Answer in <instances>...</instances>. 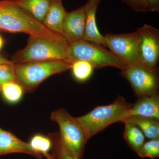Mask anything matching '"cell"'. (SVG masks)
I'll return each mask as SVG.
<instances>
[{
	"label": "cell",
	"instance_id": "cell-30",
	"mask_svg": "<svg viewBox=\"0 0 159 159\" xmlns=\"http://www.w3.org/2000/svg\"><path fill=\"white\" fill-rule=\"evenodd\" d=\"M9 1H15V0H9Z\"/></svg>",
	"mask_w": 159,
	"mask_h": 159
},
{
	"label": "cell",
	"instance_id": "cell-7",
	"mask_svg": "<svg viewBox=\"0 0 159 159\" xmlns=\"http://www.w3.org/2000/svg\"><path fill=\"white\" fill-rule=\"evenodd\" d=\"M138 98L158 93L159 68L151 70L140 64L128 66L121 71Z\"/></svg>",
	"mask_w": 159,
	"mask_h": 159
},
{
	"label": "cell",
	"instance_id": "cell-8",
	"mask_svg": "<svg viewBox=\"0 0 159 159\" xmlns=\"http://www.w3.org/2000/svg\"><path fill=\"white\" fill-rule=\"evenodd\" d=\"M137 31L139 64L151 70L158 69L159 30L145 24Z\"/></svg>",
	"mask_w": 159,
	"mask_h": 159
},
{
	"label": "cell",
	"instance_id": "cell-28",
	"mask_svg": "<svg viewBox=\"0 0 159 159\" xmlns=\"http://www.w3.org/2000/svg\"><path fill=\"white\" fill-rule=\"evenodd\" d=\"M47 159H54V157H53V155H52V154H51L50 156L48 158H47Z\"/></svg>",
	"mask_w": 159,
	"mask_h": 159
},
{
	"label": "cell",
	"instance_id": "cell-17",
	"mask_svg": "<svg viewBox=\"0 0 159 159\" xmlns=\"http://www.w3.org/2000/svg\"><path fill=\"white\" fill-rule=\"evenodd\" d=\"M125 120L129 121L136 125L142 131L145 138L149 140L159 139V120L130 116L127 117L123 121Z\"/></svg>",
	"mask_w": 159,
	"mask_h": 159
},
{
	"label": "cell",
	"instance_id": "cell-4",
	"mask_svg": "<svg viewBox=\"0 0 159 159\" xmlns=\"http://www.w3.org/2000/svg\"><path fill=\"white\" fill-rule=\"evenodd\" d=\"M71 63L67 60L32 61L15 64L16 82L25 92H33L49 77L70 70Z\"/></svg>",
	"mask_w": 159,
	"mask_h": 159
},
{
	"label": "cell",
	"instance_id": "cell-15",
	"mask_svg": "<svg viewBox=\"0 0 159 159\" xmlns=\"http://www.w3.org/2000/svg\"><path fill=\"white\" fill-rule=\"evenodd\" d=\"M53 0H15L16 6L42 23Z\"/></svg>",
	"mask_w": 159,
	"mask_h": 159
},
{
	"label": "cell",
	"instance_id": "cell-20",
	"mask_svg": "<svg viewBox=\"0 0 159 159\" xmlns=\"http://www.w3.org/2000/svg\"><path fill=\"white\" fill-rule=\"evenodd\" d=\"M29 144L35 151L48 158L51 155L50 151L52 149V142L47 136L41 134H36L31 138Z\"/></svg>",
	"mask_w": 159,
	"mask_h": 159
},
{
	"label": "cell",
	"instance_id": "cell-9",
	"mask_svg": "<svg viewBox=\"0 0 159 159\" xmlns=\"http://www.w3.org/2000/svg\"><path fill=\"white\" fill-rule=\"evenodd\" d=\"M104 37L107 47L127 66L139 64L137 31L126 34L107 33Z\"/></svg>",
	"mask_w": 159,
	"mask_h": 159
},
{
	"label": "cell",
	"instance_id": "cell-6",
	"mask_svg": "<svg viewBox=\"0 0 159 159\" xmlns=\"http://www.w3.org/2000/svg\"><path fill=\"white\" fill-rule=\"evenodd\" d=\"M67 61L71 64L77 61H85L94 69L113 67L121 71L127 67L103 46L83 39L70 44Z\"/></svg>",
	"mask_w": 159,
	"mask_h": 159
},
{
	"label": "cell",
	"instance_id": "cell-21",
	"mask_svg": "<svg viewBox=\"0 0 159 159\" xmlns=\"http://www.w3.org/2000/svg\"><path fill=\"white\" fill-rule=\"evenodd\" d=\"M48 136L52 142V154L54 159H75L67 151L64 147L58 132L51 133Z\"/></svg>",
	"mask_w": 159,
	"mask_h": 159
},
{
	"label": "cell",
	"instance_id": "cell-24",
	"mask_svg": "<svg viewBox=\"0 0 159 159\" xmlns=\"http://www.w3.org/2000/svg\"><path fill=\"white\" fill-rule=\"evenodd\" d=\"M135 12L146 13L148 12L146 0H121Z\"/></svg>",
	"mask_w": 159,
	"mask_h": 159
},
{
	"label": "cell",
	"instance_id": "cell-10",
	"mask_svg": "<svg viewBox=\"0 0 159 159\" xmlns=\"http://www.w3.org/2000/svg\"><path fill=\"white\" fill-rule=\"evenodd\" d=\"M85 25L84 6L68 12L63 25L62 35L69 43L83 39Z\"/></svg>",
	"mask_w": 159,
	"mask_h": 159
},
{
	"label": "cell",
	"instance_id": "cell-25",
	"mask_svg": "<svg viewBox=\"0 0 159 159\" xmlns=\"http://www.w3.org/2000/svg\"><path fill=\"white\" fill-rule=\"evenodd\" d=\"M148 11L159 12V0H146Z\"/></svg>",
	"mask_w": 159,
	"mask_h": 159
},
{
	"label": "cell",
	"instance_id": "cell-26",
	"mask_svg": "<svg viewBox=\"0 0 159 159\" xmlns=\"http://www.w3.org/2000/svg\"><path fill=\"white\" fill-rule=\"evenodd\" d=\"M12 62L11 60H9L3 56L0 55V65L3 64L10 63Z\"/></svg>",
	"mask_w": 159,
	"mask_h": 159
},
{
	"label": "cell",
	"instance_id": "cell-13",
	"mask_svg": "<svg viewBox=\"0 0 159 159\" xmlns=\"http://www.w3.org/2000/svg\"><path fill=\"white\" fill-rule=\"evenodd\" d=\"M130 116L159 120V93L139 97L137 102L132 104L129 111L127 117Z\"/></svg>",
	"mask_w": 159,
	"mask_h": 159
},
{
	"label": "cell",
	"instance_id": "cell-23",
	"mask_svg": "<svg viewBox=\"0 0 159 159\" xmlns=\"http://www.w3.org/2000/svg\"><path fill=\"white\" fill-rule=\"evenodd\" d=\"M16 81L15 64H3L0 65V92L5 84Z\"/></svg>",
	"mask_w": 159,
	"mask_h": 159
},
{
	"label": "cell",
	"instance_id": "cell-5",
	"mask_svg": "<svg viewBox=\"0 0 159 159\" xmlns=\"http://www.w3.org/2000/svg\"><path fill=\"white\" fill-rule=\"evenodd\" d=\"M50 118L59 127L60 137L67 151L75 159H83L87 139L82 125L77 118L72 116L66 109L53 111Z\"/></svg>",
	"mask_w": 159,
	"mask_h": 159
},
{
	"label": "cell",
	"instance_id": "cell-18",
	"mask_svg": "<svg viewBox=\"0 0 159 159\" xmlns=\"http://www.w3.org/2000/svg\"><path fill=\"white\" fill-rule=\"evenodd\" d=\"M25 92V90L20 84L16 81H12L4 84L0 93L6 102L15 104L22 99Z\"/></svg>",
	"mask_w": 159,
	"mask_h": 159
},
{
	"label": "cell",
	"instance_id": "cell-29",
	"mask_svg": "<svg viewBox=\"0 0 159 159\" xmlns=\"http://www.w3.org/2000/svg\"><path fill=\"white\" fill-rule=\"evenodd\" d=\"M2 1H0V6H1V4H2Z\"/></svg>",
	"mask_w": 159,
	"mask_h": 159
},
{
	"label": "cell",
	"instance_id": "cell-12",
	"mask_svg": "<svg viewBox=\"0 0 159 159\" xmlns=\"http://www.w3.org/2000/svg\"><path fill=\"white\" fill-rule=\"evenodd\" d=\"M101 0H88L84 5L85 9V25L83 40L107 47L105 37L97 27L96 16Z\"/></svg>",
	"mask_w": 159,
	"mask_h": 159
},
{
	"label": "cell",
	"instance_id": "cell-16",
	"mask_svg": "<svg viewBox=\"0 0 159 159\" xmlns=\"http://www.w3.org/2000/svg\"><path fill=\"white\" fill-rule=\"evenodd\" d=\"M123 137L125 142L134 152L138 153L145 142V137L141 129L132 122L125 120Z\"/></svg>",
	"mask_w": 159,
	"mask_h": 159
},
{
	"label": "cell",
	"instance_id": "cell-11",
	"mask_svg": "<svg viewBox=\"0 0 159 159\" xmlns=\"http://www.w3.org/2000/svg\"><path fill=\"white\" fill-rule=\"evenodd\" d=\"M12 153L26 154L38 159L43 157L31 148L29 142L22 141L14 134L0 126V156Z\"/></svg>",
	"mask_w": 159,
	"mask_h": 159
},
{
	"label": "cell",
	"instance_id": "cell-22",
	"mask_svg": "<svg viewBox=\"0 0 159 159\" xmlns=\"http://www.w3.org/2000/svg\"><path fill=\"white\" fill-rule=\"evenodd\" d=\"M137 154L140 157L155 159L159 157V139L145 142Z\"/></svg>",
	"mask_w": 159,
	"mask_h": 159
},
{
	"label": "cell",
	"instance_id": "cell-3",
	"mask_svg": "<svg viewBox=\"0 0 159 159\" xmlns=\"http://www.w3.org/2000/svg\"><path fill=\"white\" fill-rule=\"evenodd\" d=\"M0 30L21 32L30 36L61 35L49 30L42 23L11 1L3 0L0 6Z\"/></svg>",
	"mask_w": 159,
	"mask_h": 159
},
{
	"label": "cell",
	"instance_id": "cell-14",
	"mask_svg": "<svg viewBox=\"0 0 159 159\" xmlns=\"http://www.w3.org/2000/svg\"><path fill=\"white\" fill-rule=\"evenodd\" d=\"M67 13L62 0H53L42 23L50 31L62 35L63 25Z\"/></svg>",
	"mask_w": 159,
	"mask_h": 159
},
{
	"label": "cell",
	"instance_id": "cell-31",
	"mask_svg": "<svg viewBox=\"0 0 159 159\" xmlns=\"http://www.w3.org/2000/svg\"><path fill=\"white\" fill-rule=\"evenodd\" d=\"M3 1H9V0H3Z\"/></svg>",
	"mask_w": 159,
	"mask_h": 159
},
{
	"label": "cell",
	"instance_id": "cell-2",
	"mask_svg": "<svg viewBox=\"0 0 159 159\" xmlns=\"http://www.w3.org/2000/svg\"><path fill=\"white\" fill-rule=\"evenodd\" d=\"M132 105L124 97L119 96L111 104L97 106L85 115L77 117V119L89 140L110 125L116 122H123L128 117Z\"/></svg>",
	"mask_w": 159,
	"mask_h": 159
},
{
	"label": "cell",
	"instance_id": "cell-27",
	"mask_svg": "<svg viewBox=\"0 0 159 159\" xmlns=\"http://www.w3.org/2000/svg\"><path fill=\"white\" fill-rule=\"evenodd\" d=\"M4 40L2 37L0 35V50L2 48L3 45H4Z\"/></svg>",
	"mask_w": 159,
	"mask_h": 159
},
{
	"label": "cell",
	"instance_id": "cell-19",
	"mask_svg": "<svg viewBox=\"0 0 159 159\" xmlns=\"http://www.w3.org/2000/svg\"><path fill=\"white\" fill-rule=\"evenodd\" d=\"M73 77L76 81L84 82L92 77L94 69L90 64L83 61H77L71 64Z\"/></svg>",
	"mask_w": 159,
	"mask_h": 159
},
{
	"label": "cell",
	"instance_id": "cell-1",
	"mask_svg": "<svg viewBox=\"0 0 159 159\" xmlns=\"http://www.w3.org/2000/svg\"><path fill=\"white\" fill-rule=\"evenodd\" d=\"M70 43L62 35L30 36L27 45L15 53V64L32 61L67 60Z\"/></svg>",
	"mask_w": 159,
	"mask_h": 159
}]
</instances>
